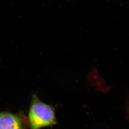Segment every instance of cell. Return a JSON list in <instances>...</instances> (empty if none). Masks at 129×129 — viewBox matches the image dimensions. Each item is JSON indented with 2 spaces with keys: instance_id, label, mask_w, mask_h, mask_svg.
<instances>
[{
  "instance_id": "obj_1",
  "label": "cell",
  "mask_w": 129,
  "mask_h": 129,
  "mask_svg": "<svg viewBox=\"0 0 129 129\" xmlns=\"http://www.w3.org/2000/svg\"><path fill=\"white\" fill-rule=\"evenodd\" d=\"M28 122L30 129H40L55 125L57 123L55 109L34 95L29 110Z\"/></svg>"
},
{
  "instance_id": "obj_3",
  "label": "cell",
  "mask_w": 129,
  "mask_h": 129,
  "mask_svg": "<svg viewBox=\"0 0 129 129\" xmlns=\"http://www.w3.org/2000/svg\"><path fill=\"white\" fill-rule=\"evenodd\" d=\"M128 114H129V106H128Z\"/></svg>"
},
{
  "instance_id": "obj_4",
  "label": "cell",
  "mask_w": 129,
  "mask_h": 129,
  "mask_svg": "<svg viewBox=\"0 0 129 129\" xmlns=\"http://www.w3.org/2000/svg\"><path fill=\"white\" fill-rule=\"evenodd\" d=\"M68 1H71V0H68Z\"/></svg>"
},
{
  "instance_id": "obj_2",
  "label": "cell",
  "mask_w": 129,
  "mask_h": 129,
  "mask_svg": "<svg viewBox=\"0 0 129 129\" xmlns=\"http://www.w3.org/2000/svg\"><path fill=\"white\" fill-rule=\"evenodd\" d=\"M0 129H24L21 115L8 112H0Z\"/></svg>"
}]
</instances>
